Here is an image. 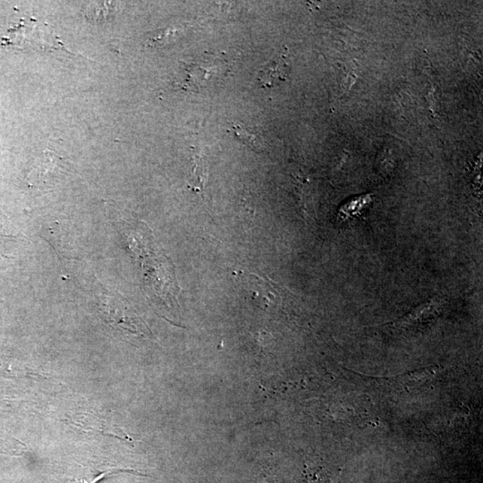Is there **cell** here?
Wrapping results in <instances>:
<instances>
[{
  "mask_svg": "<svg viewBox=\"0 0 483 483\" xmlns=\"http://www.w3.org/2000/svg\"><path fill=\"white\" fill-rule=\"evenodd\" d=\"M63 158L53 151L47 150L33 164L27 181L31 185H41L48 183L55 176L62 174Z\"/></svg>",
  "mask_w": 483,
  "mask_h": 483,
  "instance_id": "1",
  "label": "cell"
},
{
  "mask_svg": "<svg viewBox=\"0 0 483 483\" xmlns=\"http://www.w3.org/2000/svg\"><path fill=\"white\" fill-rule=\"evenodd\" d=\"M288 66L285 57L269 62L260 69L257 74V81L263 88H272L284 82L287 77Z\"/></svg>",
  "mask_w": 483,
  "mask_h": 483,
  "instance_id": "2",
  "label": "cell"
},
{
  "mask_svg": "<svg viewBox=\"0 0 483 483\" xmlns=\"http://www.w3.org/2000/svg\"><path fill=\"white\" fill-rule=\"evenodd\" d=\"M193 177L196 178V181L199 182L198 187L203 189L205 182L207 180V166L205 161L200 157H197L196 159V166H194Z\"/></svg>",
  "mask_w": 483,
  "mask_h": 483,
  "instance_id": "4",
  "label": "cell"
},
{
  "mask_svg": "<svg viewBox=\"0 0 483 483\" xmlns=\"http://www.w3.org/2000/svg\"><path fill=\"white\" fill-rule=\"evenodd\" d=\"M234 133L240 141L250 147L254 151L265 150V140L258 131L248 127L244 123L235 122L232 124Z\"/></svg>",
  "mask_w": 483,
  "mask_h": 483,
  "instance_id": "3",
  "label": "cell"
}]
</instances>
